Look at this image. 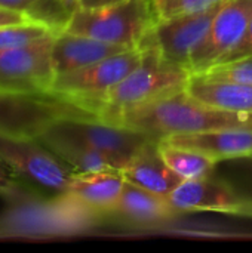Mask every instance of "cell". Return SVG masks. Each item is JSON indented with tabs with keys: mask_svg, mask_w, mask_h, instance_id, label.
<instances>
[{
	"mask_svg": "<svg viewBox=\"0 0 252 253\" xmlns=\"http://www.w3.org/2000/svg\"><path fill=\"white\" fill-rule=\"evenodd\" d=\"M160 141L174 135H192L230 127H252V114L212 107L186 89L100 117Z\"/></svg>",
	"mask_w": 252,
	"mask_h": 253,
	"instance_id": "obj_1",
	"label": "cell"
},
{
	"mask_svg": "<svg viewBox=\"0 0 252 253\" xmlns=\"http://www.w3.org/2000/svg\"><path fill=\"white\" fill-rule=\"evenodd\" d=\"M141 62L102 96L98 107V119L187 87L192 77V71L187 67L163 58L149 36L141 43Z\"/></svg>",
	"mask_w": 252,
	"mask_h": 253,
	"instance_id": "obj_2",
	"label": "cell"
},
{
	"mask_svg": "<svg viewBox=\"0 0 252 253\" xmlns=\"http://www.w3.org/2000/svg\"><path fill=\"white\" fill-rule=\"evenodd\" d=\"M156 22L153 0H125L102 9H77L64 31L140 47Z\"/></svg>",
	"mask_w": 252,
	"mask_h": 253,
	"instance_id": "obj_3",
	"label": "cell"
},
{
	"mask_svg": "<svg viewBox=\"0 0 252 253\" xmlns=\"http://www.w3.org/2000/svg\"><path fill=\"white\" fill-rule=\"evenodd\" d=\"M143 58V47H134L89 67L55 76L49 95L70 101L98 117L102 96L120 83Z\"/></svg>",
	"mask_w": 252,
	"mask_h": 253,
	"instance_id": "obj_4",
	"label": "cell"
},
{
	"mask_svg": "<svg viewBox=\"0 0 252 253\" xmlns=\"http://www.w3.org/2000/svg\"><path fill=\"white\" fill-rule=\"evenodd\" d=\"M64 117H97L53 95L0 90V136L39 138L49 125Z\"/></svg>",
	"mask_w": 252,
	"mask_h": 253,
	"instance_id": "obj_5",
	"label": "cell"
},
{
	"mask_svg": "<svg viewBox=\"0 0 252 253\" xmlns=\"http://www.w3.org/2000/svg\"><path fill=\"white\" fill-rule=\"evenodd\" d=\"M0 157L18 176L58 197L67 196L74 170L37 138L0 136Z\"/></svg>",
	"mask_w": 252,
	"mask_h": 253,
	"instance_id": "obj_6",
	"label": "cell"
},
{
	"mask_svg": "<svg viewBox=\"0 0 252 253\" xmlns=\"http://www.w3.org/2000/svg\"><path fill=\"white\" fill-rule=\"evenodd\" d=\"M53 37L24 46L0 47V90L49 95L55 79L52 65Z\"/></svg>",
	"mask_w": 252,
	"mask_h": 253,
	"instance_id": "obj_7",
	"label": "cell"
},
{
	"mask_svg": "<svg viewBox=\"0 0 252 253\" xmlns=\"http://www.w3.org/2000/svg\"><path fill=\"white\" fill-rule=\"evenodd\" d=\"M58 123L97 150L114 169L122 170L150 141L143 133L98 117H64Z\"/></svg>",
	"mask_w": 252,
	"mask_h": 253,
	"instance_id": "obj_8",
	"label": "cell"
},
{
	"mask_svg": "<svg viewBox=\"0 0 252 253\" xmlns=\"http://www.w3.org/2000/svg\"><path fill=\"white\" fill-rule=\"evenodd\" d=\"M168 199L180 213L218 212L252 218L251 202L215 172L205 178L183 181Z\"/></svg>",
	"mask_w": 252,
	"mask_h": 253,
	"instance_id": "obj_9",
	"label": "cell"
},
{
	"mask_svg": "<svg viewBox=\"0 0 252 253\" xmlns=\"http://www.w3.org/2000/svg\"><path fill=\"white\" fill-rule=\"evenodd\" d=\"M252 19V0H224L211 28L189 64L192 74H199L223 58L242 37Z\"/></svg>",
	"mask_w": 252,
	"mask_h": 253,
	"instance_id": "obj_10",
	"label": "cell"
},
{
	"mask_svg": "<svg viewBox=\"0 0 252 253\" xmlns=\"http://www.w3.org/2000/svg\"><path fill=\"white\" fill-rule=\"evenodd\" d=\"M220 6L201 13L156 19L149 39L163 58L189 68L190 58L208 34Z\"/></svg>",
	"mask_w": 252,
	"mask_h": 253,
	"instance_id": "obj_11",
	"label": "cell"
},
{
	"mask_svg": "<svg viewBox=\"0 0 252 253\" xmlns=\"http://www.w3.org/2000/svg\"><path fill=\"white\" fill-rule=\"evenodd\" d=\"M129 49L134 47L102 42L82 34L61 31L55 34L52 43L53 71L55 76L71 73Z\"/></svg>",
	"mask_w": 252,
	"mask_h": 253,
	"instance_id": "obj_12",
	"label": "cell"
},
{
	"mask_svg": "<svg viewBox=\"0 0 252 253\" xmlns=\"http://www.w3.org/2000/svg\"><path fill=\"white\" fill-rule=\"evenodd\" d=\"M160 141L199 151L217 163L239 157H252V127H230L192 135H174Z\"/></svg>",
	"mask_w": 252,
	"mask_h": 253,
	"instance_id": "obj_13",
	"label": "cell"
},
{
	"mask_svg": "<svg viewBox=\"0 0 252 253\" xmlns=\"http://www.w3.org/2000/svg\"><path fill=\"white\" fill-rule=\"evenodd\" d=\"M126 179L119 169L76 173L67 196L97 213H110L117 203Z\"/></svg>",
	"mask_w": 252,
	"mask_h": 253,
	"instance_id": "obj_14",
	"label": "cell"
},
{
	"mask_svg": "<svg viewBox=\"0 0 252 253\" xmlns=\"http://www.w3.org/2000/svg\"><path fill=\"white\" fill-rule=\"evenodd\" d=\"M122 173L126 182L163 197H169V194L184 181L163 162L157 148V141L147 142L122 169Z\"/></svg>",
	"mask_w": 252,
	"mask_h": 253,
	"instance_id": "obj_15",
	"label": "cell"
},
{
	"mask_svg": "<svg viewBox=\"0 0 252 253\" xmlns=\"http://www.w3.org/2000/svg\"><path fill=\"white\" fill-rule=\"evenodd\" d=\"M180 212L171 205L168 197L143 190L126 182L122 194L110 215L135 225H157L168 222Z\"/></svg>",
	"mask_w": 252,
	"mask_h": 253,
	"instance_id": "obj_16",
	"label": "cell"
},
{
	"mask_svg": "<svg viewBox=\"0 0 252 253\" xmlns=\"http://www.w3.org/2000/svg\"><path fill=\"white\" fill-rule=\"evenodd\" d=\"M58 120L49 125L37 139L55 153L67 166H70L76 173L114 169L97 150L89 147L76 135L67 132Z\"/></svg>",
	"mask_w": 252,
	"mask_h": 253,
	"instance_id": "obj_17",
	"label": "cell"
},
{
	"mask_svg": "<svg viewBox=\"0 0 252 253\" xmlns=\"http://www.w3.org/2000/svg\"><path fill=\"white\" fill-rule=\"evenodd\" d=\"M186 90L212 107L252 114V83L214 80L201 74H192Z\"/></svg>",
	"mask_w": 252,
	"mask_h": 253,
	"instance_id": "obj_18",
	"label": "cell"
},
{
	"mask_svg": "<svg viewBox=\"0 0 252 253\" xmlns=\"http://www.w3.org/2000/svg\"><path fill=\"white\" fill-rule=\"evenodd\" d=\"M0 7L25 13L61 33L79 4L77 0H0Z\"/></svg>",
	"mask_w": 252,
	"mask_h": 253,
	"instance_id": "obj_19",
	"label": "cell"
},
{
	"mask_svg": "<svg viewBox=\"0 0 252 253\" xmlns=\"http://www.w3.org/2000/svg\"><path fill=\"white\" fill-rule=\"evenodd\" d=\"M163 162L184 181L209 176L215 172L217 162L199 151L157 141Z\"/></svg>",
	"mask_w": 252,
	"mask_h": 253,
	"instance_id": "obj_20",
	"label": "cell"
},
{
	"mask_svg": "<svg viewBox=\"0 0 252 253\" xmlns=\"http://www.w3.org/2000/svg\"><path fill=\"white\" fill-rule=\"evenodd\" d=\"M55 34L56 31L53 28L37 21L1 25L0 27V47L24 46L33 42L55 36Z\"/></svg>",
	"mask_w": 252,
	"mask_h": 253,
	"instance_id": "obj_21",
	"label": "cell"
},
{
	"mask_svg": "<svg viewBox=\"0 0 252 253\" xmlns=\"http://www.w3.org/2000/svg\"><path fill=\"white\" fill-rule=\"evenodd\" d=\"M220 163V162H218ZM217 163L215 173L226 179L241 196H244L252 203V157H239L232 160H224L227 168H221Z\"/></svg>",
	"mask_w": 252,
	"mask_h": 253,
	"instance_id": "obj_22",
	"label": "cell"
},
{
	"mask_svg": "<svg viewBox=\"0 0 252 253\" xmlns=\"http://www.w3.org/2000/svg\"><path fill=\"white\" fill-rule=\"evenodd\" d=\"M224 0H153L156 19L193 15L217 7Z\"/></svg>",
	"mask_w": 252,
	"mask_h": 253,
	"instance_id": "obj_23",
	"label": "cell"
},
{
	"mask_svg": "<svg viewBox=\"0 0 252 253\" xmlns=\"http://www.w3.org/2000/svg\"><path fill=\"white\" fill-rule=\"evenodd\" d=\"M199 74L214 80L252 83V56H247L230 62L215 64Z\"/></svg>",
	"mask_w": 252,
	"mask_h": 253,
	"instance_id": "obj_24",
	"label": "cell"
},
{
	"mask_svg": "<svg viewBox=\"0 0 252 253\" xmlns=\"http://www.w3.org/2000/svg\"><path fill=\"white\" fill-rule=\"evenodd\" d=\"M22 193L18 175L0 157V197L10 202H19L22 199Z\"/></svg>",
	"mask_w": 252,
	"mask_h": 253,
	"instance_id": "obj_25",
	"label": "cell"
},
{
	"mask_svg": "<svg viewBox=\"0 0 252 253\" xmlns=\"http://www.w3.org/2000/svg\"><path fill=\"white\" fill-rule=\"evenodd\" d=\"M247 56H252V19L250 25L247 27L245 33L242 34V37L239 39V42L223 56L220 58L215 64H221V62H230V61H236V59H242ZM214 64V65H215Z\"/></svg>",
	"mask_w": 252,
	"mask_h": 253,
	"instance_id": "obj_26",
	"label": "cell"
},
{
	"mask_svg": "<svg viewBox=\"0 0 252 253\" xmlns=\"http://www.w3.org/2000/svg\"><path fill=\"white\" fill-rule=\"evenodd\" d=\"M31 21H34V19H31L25 13L0 7V27L10 25V24H24V22H31Z\"/></svg>",
	"mask_w": 252,
	"mask_h": 253,
	"instance_id": "obj_27",
	"label": "cell"
},
{
	"mask_svg": "<svg viewBox=\"0 0 252 253\" xmlns=\"http://www.w3.org/2000/svg\"><path fill=\"white\" fill-rule=\"evenodd\" d=\"M125 0H77L80 9H102L108 6L119 4Z\"/></svg>",
	"mask_w": 252,
	"mask_h": 253,
	"instance_id": "obj_28",
	"label": "cell"
}]
</instances>
